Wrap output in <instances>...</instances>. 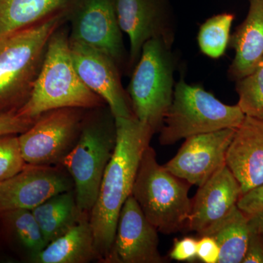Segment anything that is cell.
<instances>
[{"instance_id":"1","label":"cell","mask_w":263,"mask_h":263,"mask_svg":"<svg viewBox=\"0 0 263 263\" xmlns=\"http://www.w3.org/2000/svg\"><path fill=\"white\" fill-rule=\"evenodd\" d=\"M117 144L89 214L100 262L110 263L119 214L132 195L142 155L154 131L136 117L115 118Z\"/></svg>"},{"instance_id":"2","label":"cell","mask_w":263,"mask_h":263,"mask_svg":"<svg viewBox=\"0 0 263 263\" xmlns=\"http://www.w3.org/2000/svg\"><path fill=\"white\" fill-rule=\"evenodd\" d=\"M67 13L0 37V114L27 103L42 67L48 42Z\"/></svg>"},{"instance_id":"3","label":"cell","mask_w":263,"mask_h":263,"mask_svg":"<svg viewBox=\"0 0 263 263\" xmlns=\"http://www.w3.org/2000/svg\"><path fill=\"white\" fill-rule=\"evenodd\" d=\"M107 105L81 80L71 56L70 37L61 27L48 42L42 67L27 103L18 110L24 117L64 108L91 110Z\"/></svg>"},{"instance_id":"4","label":"cell","mask_w":263,"mask_h":263,"mask_svg":"<svg viewBox=\"0 0 263 263\" xmlns=\"http://www.w3.org/2000/svg\"><path fill=\"white\" fill-rule=\"evenodd\" d=\"M117 144L115 117L108 105L88 110L79 139L62 161L72 179L78 206L90 213Z\"/></svg>"},{"instance_id":"5","label":"cell","mask_w":263,"mask_h":263,"mask_svg":"<svg viewBox=\"0 0 263 263\" xmlns=\"http://www.w3.org/2000/svg\"><path fill=\"white\" fill-rule=\"evenodd\" d=\"M191 186L159 164L149 145L142 155L132 195L158 232L172 234L186 230L192 209Z\"/></svg>"},{"instance_id":"6","label":"cell","mask_w":263,"mask_h":263,"mask_svg":"<svg viewBox=\"0 0 263 263\" xmlns=\"http://www.w3.org/2000/svg\"><path fill=\"white\" fill-rule=\"evenodd\" d=\"M245 117L238 104L226 105L199 85L187 84L181 76L175 84L159 140L161 145L167 146L196 135L236 129Z\"/></svg>"},{"instance_id":"7","label":"cell","mask_w":263,"mask_h":263,"mask_svg":"<svg viewBox=\"0 0 263 263\" xmlns=\"http://www.w3.org/2000/svg\"><path fill=\"white\" fill-rule=\"evenodd\" d=\"M176 56L160 39L147 41L134 67L127 95L135 117L157 133L172 103Z\"/></svg>"},{"instance_id":"8","label":"cell","mask_w":263,"mask_h":263,"mask_svg":"<svg viewBox=\"0 0 263 263\" xmlns=\"http://www.w3.org/2000/svg\"><path fill=\"white\" fill-rule=\"evenodd\" d=\"M87 110L64 108L41 114L18 136L26 162L32 165L60 164L79 139Z\"/></svg>"},{"instance_id":"9","label":"cell","mask_w":263,"mask_h":263,"mask_svg":"<svg viewBox=\"0 0 263 263\" xmlns=\"http://www.w3.org/2000/svg\"><path fill=\"white\" fill-rule=\"evenodd\" d=\"M115 8L121 30L129 39V67L136 66L150 40H162L172 48L176 24L170 0H115Z\"/></svg>"},{"instance_id":"10","label":"cell","mask_w":263,"mask_h":263,"mask_svg":"<svg viewBox=\"0 0 263 263\" xmlns=\"http://www.w3.org/2000/svg\"><path fill=\"white\" fill-rule=\"evenodd\" d=\"M67 14L70 18L71 41L104 52L119 66L124 63L126 50L115 0H75Z\"/></svg>"},{"instance_id":"11","label":"cell","mask_w":263,"mask_h":263,"mask_svg":"<svg viewBox=\"0 0 263 263\" xmlns=\"http://www.w3.org/2000/svg\"><path fill=\"white\" fill-rule=\"evenodd\" d=\"M72 61L85 85L103 99L115 118L135 117L121 81L119 66L112 57L84 43L71 41Z\"/></svg>"},{"instance_id":"12","label":"cell","mask_w":263,"mask_h":263,"mask_svg":"<svg viewBox=\"0 0 263 263\" xmlns=\"http://www.w3.org/2000/svg\"><path fill=\"white\" fill-rule=\"evenodd\" d=\"M72 190L73 181L61 165L28 164L18 174L0 182V213L32 210L50 197Z\"/></svg>"},{"instance_id":"13","label":"cell","mask_w":263,"mask_h":263,"mask_svg":"<svg viewBox=\"0 0 263 263\" xmlns=\"http://www.w3.org/2000/svg\"><path fill=\"white\" fill-rule=\"evenodd\" d=\"M235 129L228 128L186 138L178 153L164 167L190 184L201 186L226 164L227 151Z\"/></svg>"},{"instance_id":"14","label":"cell","mask_w":263,"mask_h":263,"mask_svg":"<svg viewBox=\"0 0 263 263\" xmlns=\"http://www.w3.org/2000/svg\"><path fill=\"white\" fill-rule=\"evenodd\" d=\"M159 242L158 230L131 195L119 214L110 263L166 262Z\"/></svg>"},{"instance_id":"15","label":"cell","mask_w":263,"mask_h":263,"mask_svg":"<svg viewBox=\"0 0 263 263\" xmlns=\"http://www.w3.org/2000/svg\"><path fill=\"white\" fill-rule=\"evenodd\" d=\"M242 195L239 182L224 164L199 186L192 199L186 230L202 234L226 217Z\"/></svg>"},{"instance_id":"16","label":"cell","mask_w":263,"mask_h":263,"mask_svg":"<svg viewBox=\"0 0 263 263\" xmlns=\"http://www.w3.org/2000/svg\"><path fill=\"white\" fill-rule=\"evenodd\" d=\"M226 165L245 194L263 183V120L246 116L235 129L226 153Z\"/></svg>"},{"instance_id":"17","label":"cell","mask_w":263,"mask_h":263,"mask_svg":"<svg viewBox=\"0 0 263 263\" xmlns=\"http://www.w3.org/2000/svg\"><path fill=\"white\" fill-rule=\"evenodd\" d=\"M229 47L235 57L228 69V78L237 81L253 72L263 59V0H249L243 23L230 36Z\"/></svg>"},{"instance_id":"18","label":"cell","mask_w":263,"mask_h":263,"mask_svg":"<svg viewBox=\"0 0 263 263\" xmlns=\"http://www.w3.org/2000/svg\"><path fill=\"white\" fill-rule=\"evenodd\" d=\"M84 213L65 234L48 243L32 263H89L100 261L89 220Z\"/></svg>"},{"instance_id":"19","label":"cell","mask_w":263,"mask_h":263,"mask_svg":"<svg viewBox=\"0 0 263 263\" xmlns=\"http://www.w3.org/2000/svg\"><path fill=\"white\" fill-rule=\"evenodd\" d=\"M46 245L32 211L16 209L0 213V247L31 262Z\"/></svg>"},{"instance_id":"20","label":"cell","mask_w":263,"mask_h":263,"mask_svg":"<svg viewBox=\"0 0 263 263\" xmlns=\"http://www.w3.org/2000/svg\"><path fill=\"white\" fill-rule=\"evenodd\" d=\"M75 0H0V37L67 13Z\"/></svg>"},{"instance_id":"21","label":"cell","mask_w":263,"mask_h":263,"mask_svg":"<svg viewBox=\"0 0 263 263\" xmlns=\"http://www.w3.org/2000/svg\"><path fill=\"white\" fill-rule=\"evenodd\" d=\"M31 211L46 245L65 234L87 213L78 206L74 190L57 194Z\"/></svg>"},{"instance_id":"22","label":"cell","mask_w":263,"mask_h":263,"mask_svg":"<svg viewBox=\"0 0 263 263\" xmlns=\"http://www.w3.org/2000/svg\"><path fill=\"white\" fill-rule=\"evenodd\" d=\"M250 235L249 216L236 205L226 217L200 235H209L216 240L220 249L218 263H242Z\"/></svg>"},{"instance_id":"23","label":"cell","mask_w":263,"mask_h":263,"mask_svg":"<svg viewBox=\"0 0 263 263\" xmlns=\"http://www.w3.org/2000/svg\"><path fill=\"white\" fill-rule=\"evenodd\" d=\"M234 15L220 13L207 19L199 29L197 43L205 56L218 59L224 55L229 44Z\"/></svg>"},{"instance_id":"24","label":"cell","mask_w":263,"mask_h":263,"mask_svg":"<svg viewBox=\"0 0 263 263\" xmlns=\"http://www.w3.org/2000/svg\"><path fill=\"white\" fill-rule=\"evenodd\" d=\"M235 89L243 113L263 120V59L253 72L236 81Z\"/></svg>"},{"instance_id":"25","label":"cell","mask_w":263,"mask_h":263,"mask_svg":"<svg viewBox=\"0 0 263 263\" xmlns=\"http://www.w3.org/2000/svg\"><path fill=\"white\" fill-rule=\"evenodd\" d=\"M27 164L18 135L0 136V182L18 174Z\"/></svg>"},{"instance_id":"26","label":"cell","mask_w":263,"mask_h":263,"mask_svg":"<svg viewBox=\"0 0 263 263\" xmlns=\"http://www.w3.org/2000/svg\"><path fill=\"white\" fill-rule=\"evenodd\" d=\"M36 119L24 117L18 110L0 114V136L22 134L34 124Z\"/></svg>"},{"instance_id":"27","label":"cell","mask_w":263,"mask_h":263,"mask_svg":"<svg viewBox=\"0 0 263 263\" xmlns=\"http://www.w3.org/2000/svg\"><path fill=\"white\" fill-rule=\"evenodd\" d=\"M197 240L193 237L186 236L180 240H175L170 257L181 262H193L197 258Z\"/></svg>"},{"instance_id":"28","label":"cell","mask_w":263,"mask_h":263,"mask_svg":"<svg viewBox=\"0 0 263 263\" xmlns=\"http://www.w3.org/2000/svg\"><path fill=\"white\" fill-rule=\"evenodd\" d=\"M237 206L248 216L263 211V183L242 195Z\"/></svg>"},{"instance_id":"29","label":"cell","mask_w":263,"mask_h":263,"mask_svg":"<svg viewBox=\"0 0 263 263\" xmlns=\"http://www.w3.org/2000/svg\"><path fill=\"white\" fill-rule=\"evenodd\" d=\"M197 240V257L202 262L218 263L219 258V245L209 235H200Z\"/></svg>"},{"instance_id":"30","label":"cell","mask_w":263,"mask_h":263,"mask_svg":"<svg viewBox=\"0 0 263 263\" xmlns=\"http://www.w3.org/2000/svg\"><path fill=\"white\" fill-rule=\"evenodd\" d=\"M242 263H263V234L251 232L248 248Z\"/></svg>"},{"instance_id":"31","label":"cell","mask_w":263,"mask_h":263,"mask_svg":"<svg viewBox=\"0 0 263 263\" xmlns=\"http://www.w3.org/2000/svg\"><path fill=\"white\" fill-rule=\"evenodd\" d=\"M249 226L252 233L263 234V211L249 216Z\"/></svg>"}]
</instances>
